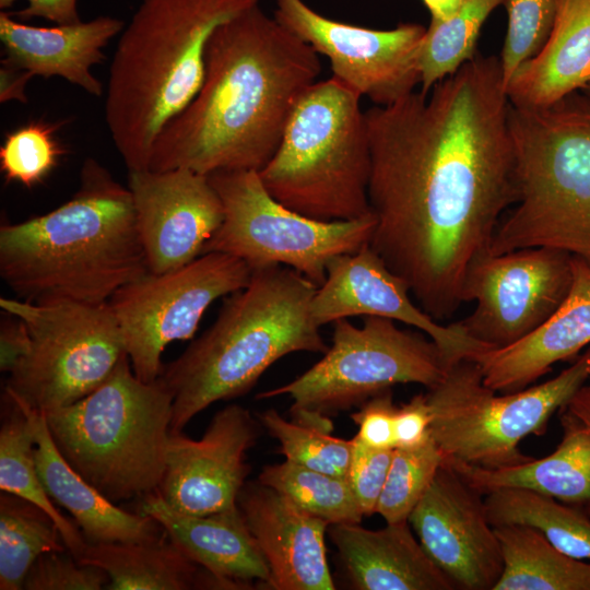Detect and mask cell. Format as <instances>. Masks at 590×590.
Returning <instances> with one entry per match:
<instances>
[{"label":"cell","instance_id":"37","mask_svg":"<svg viewBox=\"0 0 590 590\" xmlns=\"http://www.w3.org/2000/svg\"><path fill=\"white\" fill-rule=\"evenodd\" d=\"M57 128L36 121L5 135L0 146V169L8 182L32 189L44 181L66 153L55 135Z\"/></svg>","mask_w":590,"mask_h":590},{"label":"cell","instance_id":"17","mask_svg":"<svg viewBox=\"0 0 590 590\" xmlns=\"http://www.w3.org/2000/svg\"><path fill=\"white\" fill-rule=\"evenodd\" d=\"M249 410L228 404L217 411L203 436L172 432L163 479L156 491L174 510L205 516L237 507L250 467L247 451L258 437Z\"/></svg>","mask_w":590,"mask_h":590},{"label":"cell","instance_id":"48","mask_svg":"<svg viewBox=\"0 0 590 590\" xmlns=\"http://www.w3.org/2000/svg\"><path fill=\"white\" fill-rule=\"evenodd\" d=\"M582 94H585L587 97L590 98V81L586 83V85L579 91Z\"/></svg>","mask_w":590,"mask_h":590},{"label":"cell","instance_id":"12","mask_svg":"<svg viewBox=\"0 0 590 590\" xmlns=\"http://www.w3.org/2000/svg\"><path fill=\"white\" fill-rule=\"evenodd\" d=\"M448 367L438 345L420 330L367 316L362 327L347 318L333 322L332 345L293 381L262 391L257 399L287 394L291 410L329 416L362 405L401 384L436 386Z\"/></svg>","mask_w":590,"mask_h":590},{"label":"cell","instance_id":"8","mask_svg":"<svg viewBox=\"0 0 590 590\" xmlns=\"http://www.w3.org/2000/svg\"><path fill=\"white\" fill-rule=\"evenodd\" d=\"M359 98L334 76L305 91L278 150L258 172L274 199L320 221L371 214L370 145Z\"/></svg>","mask_w":590,"mask_h":590},{"label":"cell","instance_id":"20","mask_svg":"<svg viewBox=\"0 0 590 590\" xmlns=\"http://www.w3.org/2000/svg\"><path fill=\"white\" fill-rule=\"evenodd\" d=\"M237 506L269 566L266 588H335L324 544L328 523L259 481L244 485Z\"/></svg>","mask_w":590,"mask_h":590},{"label":"cell","instance_id":"3","mask_svg":"<svg viewBox=\"0 0 590 590\" xmlns=\"http://www.w3.org/2000/svg\"><path fill=\"white\" fill-rule=\"evenodd\" d=\"M149 272L130 189L93 157L69 201L0 226V275L22 300L106 304Z\"/></svg>","mask_w":590,"mask_h":590},{"label":"cell","instance_id":"7","mask_svg":"<svg viewBox=\"0 0 590 590\" xmlns=\"http://www.w3.org/2000/svg\"><path fill=\"white\" fill-rule=\"evenodd\" d=\"M44 414L62 457L114 504L158 489L173 396L158 378L140 380L127 354L91 393Z\"/></svg>","mask_w":590,"mask_h":590},{"label":"cell","instance_id":"32","mask_svg":"<svg viewBox=\"0 0 590 590\" xmlns=\"http://www.w3.org/2000/svg\"><path fill=\"white\" fill-rule=\"evenodd\" d=\"M68 551L55 520L19 496H0V589L21 590L43 554Z\"/></svg>","mask_w":590,"mask_h":590},{"label":"cell","instance_id":"13","mask_svg":"<svg viewBox=\"0 0 590 590\" xmlns=\"http://www.w3.org/2000/svg\"><path fill=\"white\" fill-rule=\"evenodd\" d=\"M251 269L222 252H206L165 273H146L121 286L108 300L120 328L134 375L155 381L165 347L191 339L217 298L244 288Z\"/></svg>","mask_w":590,"mask_h":590},{"label":"cell","instance_id":"27","mask_svg":"<svg viewBox=\"0 0 590 590\" xmlns=\"http://www.w3.org/2000/svg\"><path fill=\"white\" fill-rule=\"evenodd\" d=\"M563 438L548 456L500 469H483L444 460L473 488L487 495L522 488L564 504L590 505V425L567 405L559 410Z\"/></svg>","mask_w":590,"mask_h":590},{"label":"cell","instance_id":"36","mask_svg":"<svg viewBox=\"0 0 590 590\" xmlns=\"http://www.w3.org/2000/svg\"><path fill=\"white\" fill-rule=\"evenodd\" d=\"M444 457L430 438L414 448H394L376 514L386 523L408 521L432 484Z\"/></svg>","mask_w":590,"mask_h":590},{"label":"cell","instance_id":"24","mask_svg":"<svg viewBox=\"0 0 590 590\" xmlns=\"http://www.w3.org/2000/svg\"><path fill=\"white\" fill-rule=\"evenodd\" d=\"M11 398L30 418L35 461L47 494L73 517L87 543H140L161 538L162 528L154 519L119 508L67 462L51 438L44 413Z\"/></svg>","mask_w":590,"mask_h":590},{"label":"cell","instance_id":"2","mask_svg":"<svg viewBox=\"0 0 590 590\" xmlns=\"http://www.w3.org/2000/svg\"><path fill=\"white\" fill-rule=\"evenodd\" d=\"M320 72L319 55L260 4L227 20L209 38L200 91L156 137L149 168L259 172Z\"/></svg>","mask_w":590,"mask_h":590},{"label":"cell","instance_id":"47","mask_svg":"<svg viewBox=\"0 0 590 590\" xmlns=\"http://www.w3.org/2000/svg\"><path fill=\"white\" fill-rule=\"evenodd\" d=\"M567 408L590 425V388L585 385L567 403ZM587 515L590 517V505Z\"/></svg>","mask_w":590,"mask_h":590},{"label":"cell","instance_id":"11","mask_svg":"<svg viewBox=\"0 0 590 590\" xmlns=\"http://www.w3.org/2000/svg\"><path fill=\"white\" fill-rule=\"evenodd\" d=\"M208 177L220 196L224 216L203 253L233 256L251 271L282 264L320 286L328 263L359 250L375 228L373 214L345 221L303 215L274 199L255 170H220Z\"/></svg>","mask_w":590,"mask_h":590},{"label":"cell","instance_id":"35","mask_svg":"<svg viewBox=\"0 0 590 590\" xmlns=\"http://www.w3.org/2000/svg\"><path fill=\"white\" fill-rule=\"evenodd\" d=\"M261 425L279 444L285 460L305 468L345 477L352 456L353 439H342L331 433L285 420L276 410L258 415Z\"/></svg>","mask_w":590,"mask_h":590},{"label":"cell","instance_id":"49","mask_svg":"<svg viewBox=\"0 0 590 590\" xmlns=\"http://www.w3.org/2000/svg\"><path fill=\"white\" fill-rule=\"evenodd\" d=\"M587 385H588V386H589V388H590V379L588 380Z\"/></svg>","mask_w":590,"mask_h":590},{"label":"cell","instance_id":"45","mask_svg":"<svg viewBox=\"0 0 590 590\" xmlns=\"http://www.w3.org/2000/svg\"><path fill=\"white\" fill-rule=\"evenodd\" d=\"M31 76L19 70L1 66V102L16 98L25 102L24 87Z\"/></svg>","mask_w":590,"mask_h":590},{"label":"cell","instance_id":"9","mask_svg":"<svg viewBox=\"0 0 590 590\" xmlns=\"http://www.w3.org/2000/svg\"><path fill=\"white\" fill-rule=\"evenodd\" d=\"M589 379L590 345L555 377L502 394L484 385L473 359L455 362L425 393L432 438L444 460L483 469L524 463L532 457L521 452V440L543 434Z\"/></svg>","mask_w":590,"mask_h":590},{"label":"cell","instance_id":"46","mask_svg":"<svg viewBox=\"0 0 590 590\" xmlns=\"http://www.w3.org/2000/svg\"><path fill=\"white\" fill-rule=\"evenodd\" d=\"M432 15V20L444 22L451 19L460 9L463 0H422Z\"/></svg>","mask_w":590,"mask_h":590},{"label":"cell","instance_id":"16","mask_svg":"<svg viewBox=\"0 0 590 590\" xmlns=\"http://www.w3.org/2000/svg\"><path fill=\"white\" fill-rule=\"evenodd\" d=\"M483 494L442 461L408 522L435 565L456 589L493 590L503 553Z\"/></svg>","mask_w":590,"mask_h":590},{"label":"cell","instance_id":"1","mask_svg":"<svg viewBox=\"0 0 590 590\" xmlns=\"http://www.w3.org/2000/svg\"><path fill=\"white\" fill-rule=\"evenodd\" d=\"M509 109L500 59L476 54L428 93L364 111L368 244L439 322L464 303L470 269L517 201Z\"/></svg>","mask_w":590,"mask_h":590},{"label":"cell","instance_id":"42","mask_svg":"<svg viewBox=\"0 0 590 590\" xmlns=\"http://www.w3.org/2000/svg\"><path fill=\"white\" fill-rule=\"evenodd\" d=\"M432 415L426 394L414 396L396 414V448H414L430 438Z\"/></svg>","mask_w":590,"mask_h":590},{"label":"cell","instance_id":"29","mask_svg":"<svg viewBox=\"0 0 590 590\" xmlns=\"http://www.w3.org/2000/svg\"><path fill=\"white\" fill-rule=\"evenodd\" d=\"M503 573L493 590H590V563L556 548L538 529L494 527Z\"/></svg>","mask_w":590,"mask_h":590},{"label":"cell","instance_id":"43","mask_svg":"<svg viewBox=\"0 0 590 590\" xmlns=\"http://www.w3.org/2000/svg\"><path fill=\"white\" fill-rule=\"evenodd\" d=\"M4 314L0 324V369L10 374L28 353L31 338L20 318Z\"/></svg>","mask_w":590,"mask_h":590},{"label":"cell","instance_id":"14","mask_svg":"<svg viewBox=\"0 0 590 590\" xmlns=\"http://www.w3.org/2000/svg\"><path fill=\"white\" fill-rule=\"evenodd\" d=\"M573 255L528 247L479 259L464 284V303L473 311L458 321L472 339L502 349L544 323L567 296L573 281Z\"/></svg>","mask_w":590,"mask_h":590},{"label":"cell","instance_id":"22","mask_svg":"<svg viewBox=\"0 0 590 590\" xmlns=\"http://www.w3.org/2000/svg\"><path fill=\"white\" fill-rule=\"evenodd\" d=\"M125 28V22L98 16L69 25L34 26L0 12V40L4 58L1 66L23 71L31 78L60 76L93 96L103 94V85L91 68L104 61L103 49Z\"/></svg>","mask_w":590,"mask_h":590},{"label":"cell","instance_id":"33","mask_svg":"<svg viewBox=\"0 0 590 590\" xmlns=\"http://www.w3.org/2000/svg\"><path fill=\"white\" fill-rule=\"evenodd\" d=\"M500 4L503 0H463L451 19L430 21L418 54L420 91L428 93L475 57L482 26Z\"/></svg>","mask_w":590,"mask_h":590},{"label":"cell","instance_id":"31","mask_svg":"<svg viewBox=\"0 0 590 590\" xmlns=\"http://www.w3.org/2000/svg\"><path fill=\"white\" fill-rule=\"evenodd\" d=\"M493 527L522 524L538 529L556 548L590 560V517L562 502L522 488H502L485 495Z\"/></svg>","mask_w":590,"mask_h":590},{"label":"cell","instance_id":"25","mask_svg":"<svg viewBox=\"0 0 590 590\" xmlns=\"http://www.w3.org/2000/svg\"><path fill=\"white\" fill-rule=\"evenodd\" d=\"M140 512L154 519L168 539L199 566L217 576L268 583L269 566L238 506L205 516L185 515L174 510L155 492L143 497Z\"/></svg>","mask_w":590,"mask_h":590},{"label":"cell","instance_id":"38","mask_svg":"<svg viewBox=\"0 0 590 590\" xmlns=\"http://www.w3.org/2000/svg\"><path fill=\"white\" fill-rule=\"evenodd\" d=\"M508 24L500 64L505 86L526 62L545 45L556 15L558 0H503Z\"/></svg>","mask_w":590,"mask_h":590},{"label":"cell","instance_id":"6","mask_svg":"<svg viewBox=\"0 0 590 590\" xmlns=\"http://www.w3.org/2000/svg\"><path fill=\"white\" fill-rule=\"evenodd\" d=\"M517 201L489 253L550 247L590 263V98L535 108L510 104Z\"/></svg>","mask_w":590,"mask_h":590},{"label":"cell","instance_id":"15","mask_svg":"<svg viewBox=\"0 0 590 590\" xmlns=\"http://www.w3.org/2000/svg\"><path fill=\"white\" fill-rule=\"evenodd\" d=\"M274 2L273 17L326 56L332 76L376 106L391 105L421 84L423 25L401 23L391 30H373L326 17L303 0Z\"/></svg>","mask_w":590,"mask_h":590},{"label":"cell","instance_id":"44","mask_svg":"<svg viewBox=\"0 0 590 590\" xmlns=\"http://www.w3.org/2000/svg\"><path fill=\"white\" fill-rule=\"evenodd\" d=\"M24 9L9 12L13 17L28 21L42 17L57 25H69L81 22L78 12V0H26Z\"/></svg>","mask_w":590,"mask_h":590},{"label":"cell","instance_id":"4","mask_svg":"<svg viewBox=\"0 0 590 590\" xmlns=\"http://www.w3.org/2000/svg\"><path fill=\"white\" fill-rule=\"evenodd\" d=\"M317 287L282 264L252 270L215 322L163 366L158 379L173 396L172 432H182L211 404L248 392L283 356L324 354L329 347L310 309Z\"/></svg>","mask_w":590,"mask_h":590},{"label":"cell","instance_id":"41","mask_svg":"<svg viewBox=\"0 0 590 590\" xmlns=\"http://www.w3.org/2000/svg\"><path fill=\"white\" fill-rule=\"evenodd\" d=\"M397 410L391 390L368 399L357 412L351 414L358 426L354 437L370 448L394 449Z\"/></svg>","mask_w":590,"mask_h":590},{"label":"cell","instance_id":"28","mask_svg":"<svg viewBox=\"0 0 590 590\" xmlns=\"http://www.w3.org/2000/svg\"><path fill=\"white\" fill-rule=\"evenodd\" d=\"M78 560L102 568L109 578V590L194 589L200 569L163 536L140 543H88Z\"/></svg>","mask_w":590,"mask_h":590},{"label":"cell","instance_id":"40","mask_svg":"<svg viewBox=\"0 0 590 590\" xmlns=\"http://www.w3.org/2000/svg\"><path fill=\"white\" fill-rule=\"evenodd\" d=\"M346 480L364 517L376 514L391 464L393 449H375L355 437Z\"/></svg>","mask_w":590,"mask_h":590},{"label":"cell","instance_id":"26","mask_svg":"<svg viewBox=\"0 0 590 590\" xmlns=\"http://www.w3.org/2000/svg\"><path fill=\"white\" fill-rule=\"evenodd\" d=\"M590 81V0H558L551 34L540 52L506 86L515 107L552 105Z\"/></svg>","mask_w":590,"mask_h":590},{"label":"cell","instance_id":"18","mask_svg":"<svg viewBox=\"0 0 590 590\" xmlns=\"http://www.w3.org/2000/svg\"><path fill=\"white\" fill-rule=\"evenodd\" d=\"M410 294L409 284L366 244L356 252L337 256L328 263L326 280L311 300V316L319 327L353 316L405 323L429 337L448 365L473 359L489 350L468 335L458 321L444 324L432 318Z\"/></svg>","mask_w":590,"mask_h":590},{"label":"cell","instance_id":"34","mask_svg":"<svg viewBox=\"0 0 590 590\" xmlns=\"http://www.w3.org/2000/svg\"><path fill=\"white\" fill-rule=\"evenodd\" d=\"M258 481L329 526L361 523L364 515L345 477L285 460L263 467Z\"/></svg>","mask_w":590,"mask_h":590},{"label":"cell","instance_id":"10","mask_svg":"<svg viewBox=\"0 0 590 590\" xmlns=\"http://www.w3.org/2000/svg\"><path fill=\"white\" fill-rule=\"evenodd\" d=\"M0 307L20 318L31 338L28 353L9 374L5 392L35 411L46 413L79 401L127 354L108 303L1 297Z\"/></svg>","mask_w":590,"mask_h":590},{"label":"cell","instance_id":"39","mask_svg":"<svg viewBox=\"0 0 590 590\" xmlns=\"http://www.w3.org/2000/svg\"><path fill=\"white\" fill-rule=\"evenodd\" d=\"M109 578L99 567L82 564L68 551L39 556L26 574V590H99Z\"/></svg>","mask_w":590,"mask_h":590},{"label":"cell","instance_id":"19","mask_svg":"<svg viewBox=\"0 0 590 590\" xmlns=\"http://www.w3.org/2000/svg\"><path fill=\"white\" fill-rule=\"evenodd\" d=\"M128 188L151 273L199 258L222 224L223 204L208 175L188 168L133 170Z\"/></svg>","mask_w":590,"mask_h":590},{"label":"cell","instance_id":"30","mask_svg":"<svg viewBox=\"0 0 590 590\" xmlns=\"http://www.w3.org/2000/svg\"><path fill=\"white\" fill-rule=\"evenodd\" d=\"M35 436L28 416L4 392L0 427V489L44 509L56 522L69 553L79 559L87 546L79 527L64 517L47 494L35 461Z\"/></svg>","mask_w":590,"mask_h":590},{"label":"cell","instance_id":"23","mask_svg":"<svg viewBox=\"0 0 590 590\" xmlns=\"http://www.w3.org/2000/svg\"><path fill=\"white\" fill-rule=\"evenodd\" d=\"M328 531L345 576L356 590H453L408 521L369 530L359 523L331 524Z\"/></svg>","mask_w":590,"mask_h":590},{"label":"cell","instance_id":"5","mask_svg":"<svg viewBox=\"0 0 590 590\" xmlns=\"http://www.w3.org/2000/svg\"><path fill=\"white\" fill-rule=\"evenodd\" d=\"M260 0H142L121 32L105 119L128 172L149 169L164 126L200 91L213 31Z\"/></svg>","mask_w":590,"mask_h":590},{"label":"cell","instance_id":"21","mask_svg":"<svg viewBox=\"0 0 590 590\" xmlns=\"http://www.w3.org/2000/svg\"><path fill=\"white\" fill-rule=\"evenodd\" d=\"M571 266L569 292L544 323L511 345L474 357L486 387L502 393L522 390L590 345V263L573 256Z\"/></svg>","mask_w":590,"mask_h":590}]
</instances>
